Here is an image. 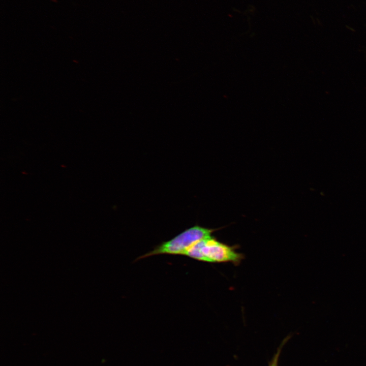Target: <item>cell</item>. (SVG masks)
I'll list each match as a JSON object with an SVG mask.
<instances>
[{
	"label": "cell",
	"instance_id": "obj_1",
	"mask_svg": "<svg viewBox=\"0 0 366 366\" xmlns=\"http://www.w3.org/2000/svg\"><path fill=\"white\" fill-rule=\"evenodd\" d=\"M183 255L210 263L231 262L237 264L243 258V256L234 248L218 241L212 236L197 241Z\"/></svg>",
	"mask_w": 366,
	"mask_h": 366
},
{
	"label": "cell",
	"instance_id": "obj_3",
	"mask_svg": "<svg viewBox=\"0 0 366 366\" xmlns=\"http://www.w3.org/2000/svg\"><path fill=\"white\" fill-rule=\"evenodd\" d=\"M281 347H280V348L278 349L277 353L276 354L272 360L269 363V366H277L278 360L281 350Z\"/></svg>",
	"mask_w": 366,
	"mask_h": 366
},
{
	"label": "cell",
	"instance_id": "obj_2",
	"mask_svg": "<svg viewBox=\"0 0 366 366\" xmlns=\"http://www.w3.org/2000/svg\"><path fill=\"white\" fill-rule=\"evenodd\" d=\"M214 229L194 226L184 231L171 239L163 242L152 251L138 257L136 260L161 254L183 255L197 241L211 236Z\"/></svg>",
	"mask_w": 366,
	"mask_h": 366
}]
</instances>
